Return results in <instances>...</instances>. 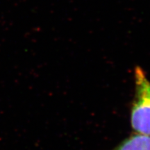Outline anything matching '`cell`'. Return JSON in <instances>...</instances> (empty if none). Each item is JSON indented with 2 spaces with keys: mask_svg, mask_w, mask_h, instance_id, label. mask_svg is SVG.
Returning <instances> with one entry per match:
<instances>
[{
  "mask_svg": "<svg viewBox=\"0 0 150 150\" xmlns=\"http://www.w3.org/2000/svg\"><path fill=\"white\" fill-rule=\"evenodd\" d=\"M135 93L131 105L130 122L134 133L150 136V81L141 67L134 71Z\"/></svg>",
  "mask_w": 150,
  "mask_h": 150,
  "instance_id": "6da1fadb",
  "label": "cell"
},
{
  "mask_svg": "<svg viewBox=\"0 0 150 150\" xmlns=\"http://www.w3.org/2000/svg\"><path fill=\"white\" fill-rule=\"evenodd\" d=\"M112 150H150V136L133 133Z\"/></svg>",
  "mask_w": 150,
  "mask_h": 150,
  "instance_id": "7a4b0ae2",
  "label": "cell"
}]
</instances>
